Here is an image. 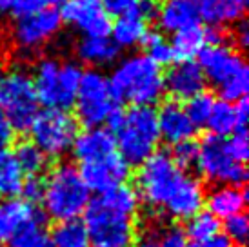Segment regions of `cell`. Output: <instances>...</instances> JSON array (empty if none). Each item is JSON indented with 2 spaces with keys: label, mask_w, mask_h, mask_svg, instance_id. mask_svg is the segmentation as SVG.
I'll return each mask as SVG.
<instances>
[{
  "label": "cell",
  "mask_w": 249,
  "mask_h": 247,
  "mask_svg": "<svg viewBox=\"0 0 249 247\" xmlns=\"http://www.w3.org/2000/svg\"><path fill=\"white\" fill-rule=\"evenodd\" d=\"M139 207V193L125 184L98 194L84 211V227L89 236V246L133 247Z\"/></svg>",
  "instance_id": "obj_1"
},
{
  "label": "cell",
  "mask_w": 249,
  "mask_h": 247,
  "mask_svg": "<svg viewBox=\"0 0 249 247\" xmlns=\"http://www.w3.org/2000/svg\"><path fill=\"white\" fill-rule=\"evenodd\" d=\"M107 125L113 129L118 155L129 165H140L157 151L160 142L157 111L151 107H135L129 111L117 109Z\"/></svg>",
  "instance_id": "obj_2"
},
{
  "label": "cell",
  "mask_w": 249,
  "mask_h": 247,
  "mask_svg": "<svg viewBox=\"0 0 249 247\" xmlns=\"http://www.w3.org/2000/svg\"><path fill=\"white\" fill-rule=\"evenodd\" d=\"M109 82L118 100H127L135 107H151L166 93L162 71L145 55L122 58L113 68Z\"/></svg>",
  "instance_id": "obj_3"
},
{
  "label": "cell",
  "mask_w": 249,
  "mask_h": 247,
  "mask_svg": "<svg viewBox=\"0 0 249 247\" xmlns=\"http://www.w3.org/2000/svg\"><path fill=\"white\" fill-rule=\"evenodd\" d=\"M198 68L206 82L213 86L224 102L235 104L246 98L249 69L244 56L228 44L206 46L198 55Z\"/></svg>",
  "instance_id": "obj_4"
},
{
  "label": "cell",
  "mask_w": 249,
  "mask_h": 247,
  "mask_svg": "<svg viewBox=\"0 0 249 247\" xmlns=\"http://www.w3.org/2000/svg\"><path fill=\"white\" fill-rule=\"evenodd\" d=\"M89 189L84 184L75 165L60 164L53 167L44 180V214L56 222L78 220L89 206Z\"/></svg>",
  "instance_id": "obj_5"
},
{
  "label": "cell",
  "mask_w": 249,
  "mask_h": 247,
  "mask_svg": "<svg viewBox=\"0 0 249 247\" xmlns=\"http://www.w3.org/2000/svg\"><path fill=\"white\" fill-rule=\"evenodd\" d=\"M187 176L189 175L175 164L169 153L155 151L140 164L135 191L139 193V198L144 200L151 209L166 214L167 207L173 204Z\"/></svg>",
  "instance_id": "obj_6"
},
{
  "label": "cell",
  "mask_w": 249,
  "mask_h": 247,
  "mask_svg": "<svg viewBox=\"0 0 249 247\" xmlns=\"http://www.w3.org/2000/svg\"><path fill=\"white\" fill-rule=\"evenodd\" d=\"M82 73L80 66L75 62L42 58L36 64L33 75L38 104L56 111H66L71 107L75 104Z\"/></svg>",
  "instance_id": "obj_7"
},
{
  "label": "cell",
  "mask_w": 249,
  "mask_h": 247,
  "mask_svg": "<svg viewBox=\"0 0 249 247\" xmlns=\"http://www.w3.org/2000/svg\"><path fill=\"white\" fill-rule=\"evenodd\" d=\"M0 106L13 133H26L31 129L38 111V96L33 76L26 69L15 68L0 82Z\"/></svg>",
  "instance_id": "obj_8"
},
{
  "label": "cell",
  "mask_w": 249,
  "mask_h": 247,
  "mask_svg": "<svg viewBox=\"0 0 249 247\" xmlns=\"http://www.w3.org/2000/svg\"><path fill=\"white\" fill-rule=\"evenodd\" d=\"M75 109L78 120L88 127H102L107 118L120 109V100L111 88L109 78L97 69L84 71L76 91Z\"/></svg>",
  "instance_id": "obj_9"
},
{
  "label": "cell",
  "mask_w": 249,
  "mask_h": 247,
  "mask_svg": "<svg viewBox=\"0 0 249 247\" xmlns=\"http://www.w3.org/2000/svg\"><path fill=\"white\" fill-rule=\"evenodd\" d=\"M202 176L216 185H240L248 178L246 164L238 162L226 138L209 135L198 144V158L195 165Z\"/></svg>",
  "instance_id": "obj_10"
},
{
  "label": "cell",
  "mask_w": 249,
  "mask_h": 247,
  "mask_svg": "<svg viewBox=\"0 0 249 247\" xmlns=\"http://www.w3.org/2000/svg\"><path fill=\"white\" fill-rule=\"evenodd\" d=\"M33 144L48 158H60L71 151L78 135L76 120L66 111L46 109L38 113L31 125Z\"/></svg>",
  "instance_id": "obj_11"
},
{
  "label": "cell",
  "mask_w": 249,
  "mask_h": 247,
  "mask_svg": "<svg viewBox=\"0 0 249 247\" xmlns=\"http://www.w3.org/2000/svg\"><path fill=\"white\" fill-rule=\"evenodd\" d=\"M62 26V18L56 9H36L33 13L18 17L13 24L15 46L24 53H33L36 49L44 48Z\"/></svg>",
  "instance_id": "obj_12"
},
{
  "label": "cell",
  "mask_w": 249,
  "mask_h": 247,
  "mask_svg": "<svg viewBox=\"0 0 249 247\" xmlns=\"http://www.w3.org/2000/svg\"><path fill=\"white\" fill-rule=\"evenodd\" d=\"M60 18L84 36H109L111 33V18L100 0H68Z\"/></svg>",
  "instance_id": "obj_13"
},
{
  "label": "cell",
  "mask_w": 249,
  "mask_h": 247,
  "mask_svg": "<svg viewBox=\"0 0 249 247\" xmlns=\"http://www.w3.org/2000/svg\"><path fill=\"white\" fill-rule=\"evenodd\" d=\"M78 173L89 193L95 191L102 194L118 185H124L125 180L129 178V164L118 153H115V155L97 160V162L82 164Z\"/></svg>",
  "instance_id": "obj_14"
},
{
  "label": "cell",
  "mask_w": 249,
  "mask_h": 247,
  "mask_svg": "<svg viewBox=\"0 0 249 247\" xmlns=\"http://www.w3.org/2000/svg\"><path fill=\"white\" fill-rule=\"evenodd\" d=\"M206 76L195 62H177L164 76V89L175 98V102L191 100L206 89Z\"/></svg>",
  "instance_id": "obj_15"
},
{
  "label": "cell",
  "mask_w": 249,
  "mask_h": 247,
  "mask_svg": "<svg viewBox=\"0 0 249 247\" xmlns=\"http://www.w3.org/2000/svg\"><path fill=\"white\" fill-rule=\"evenodd\" d=\"M157 20L162 31L173 35L196 28L202 20L200 4L198 0H164L159 6Z\"/></svg>",
  "instance_id": "obj_16"
},
{
  "label": "cell",
  "mask_w": 249,
  "mask_h": 247,
  "mask_svg": "<svg viewBox=\"0 0 249 247\" xmlns=\"http://www.w3.org/2000/svg\"><path fill=\"white\" fill-rule=\"evenodd\" d=\"M71 151L80 162V165L91 164V162H97V160H102V158L118 153L113 133L104 127H91V129H86L80 135H76Z\"/></svg>",
  "instance_id": "obj_17"
},
{
  "label": "cell",
  "mask_w": 249,
  "mask_h": 247,
  "mask_svg": "<svg viewBox=\"0 0 249 247\" xmlns=\"http://www.w3.org/2000/svg\"><path fill=\"white\" fill-rule=\"evenodd\" d=\"M160 138L171 145H177L186 140H193L196 127L189 120L186 109L178 102H166L157 113Z\"/></svg>",
  "instance_id": "obj_18"
},
{
  "label": "cell",
  "mask_w": 249,
  "mask_h": 247,
  "mask_svg": "<svg viewBox=\"0 0 249 247\" xmlns=\"http://www.w3.org/2000/svg\"><path fill=\"white\" fill-rule=\"evenodd\" d=\"M40 216H46V214L24 200H2L0 202V247H6L7 238L18 227Z\"/></svg>",
  "instance_id": "obj_19"
},
{
  "label": "cell",
  "mask_w": 249,
  "mask_h": 247,
  "mask_svg": "<svg viewBox=\"0 0 249 247\" xmlns=\"http://www.w3.org/2000/svg\"><path fill=\"white\" fill-rule=\"evenodd\" d=\"M209 213L218 220H228L231 216L244 213L246 207V191L238 185H216L206 196Z\"/></svg>",
  "instance_id": "obj_20"
},
{
  "label": "cell",
  "mask_w": 249,
  "mask_h": 247,
  "mask_svg": "<svg viewBox=\"0 0 249 247\" xmlns=\"http://www.w3.org/2000/svg\"><path fill=\"white\" fill-rule=\"evenodd\" d=\"M200 17L213 28H222L244 20L248 0H198Z\"/></svg>",
  "instance_id": "obj_21"
},
{
  "label": "cell",
  "mask_w": 249,
  "mask_h": 247,
  "mask_svg": "<svg viewBox=\"0 0 249 247\" xmlns=\"http://www.w3.org/2000/svg\"><path fill=\"white\" fill-rule=\"evenodd\" d=\"M120 49L113 44L109 36H82L76 44L78 60L91 68H106L115 64Z\"/></svg>",
  "instance_id": "obj_22"
},
{
  "label": "cell",
  "mask_w": 249,
  "mask_h": 247,
  "mask_svg": "<svg viewBox=\"0 0 249 247\" xmlns=\"http://www.w3.org/2000/svg\"><path fill=\"white\" fill-rule=\"evenodd\" d=\"M147 31V22L135 9L129 13L117 17V22L111 24V40L118 49H131L142 44Z\"/></svg>",
  "instance_id": "obj_23"
},
{
  "label": "cell",
  "mask_w": 249,
  "mask_h": 247,
  "mask_svg": "<svg viewBox=\"0 0 249 247\" xmlns=\"http://www.w3.org/2000/svg\"><path fill=\"white\" fill-rule=\"evenodd\" d=\"M211 131L213 137H228L236 131H246V125L240 124L238 115H236L235 104L224 102V100H214L213 111L206 124Z\"/></svg>",
  "instance_id": "obj_24"
},
{
  "label": "cell",
  "mask_w": 249,
  "mask_h": 247,
  "mask_svg": "<svg viewBox=\"0 0 249 247\" xmlns=\"http://www.w3.org/2000/svg\"><path fill=\"white\" fill-rule=\"evenodd\" d=\"M173 49L175 60L178 62H193L195 56L200 55V51L208 46L206 40V31L196 26L173 35V40L169 42Z\"/></svg>",
  "instance_id": "obj_25"
},
{
  "label": "cell",
  "mask_w": 249,
  "mask_h": 247,
  "mask_svg": "<svg viewBox=\"0 0 249 247\" xmlns=\"http://www.w3.org/2000/svg\"><path fill=\"white\" fill-rule=\"evenodd\" d=\"M6 247H51L48 227H46V216H40L18 227L7 238Z\"/></svg>",
  "instance_id": "obj_26"
},
{
  "label": "cell",
  "mask_w": 249,
  "mask_h": 247,
  "mask_svg": "<svg viewBox=\"0 0 249 247\" xmlns=\"http://www.w3.org/2000/svg\"><path fill=\"white\" fill-rule=\"evenodd\" d=\"M24 173L15 160L13 153H0V200H13L20 194Z\"/></svg>",
  "instance_id": "obj_27"
},
{
  "label": "cell",
  "mask_w": 249,
  "mask_h": 247,
  "mask_svg": "<svg viewBox=\"0 0 249 247\" xmlns=\"http://www.w3.org/2000/svg\"><path fill=\"white\" fill-rule=\"evenodd\" d=\"M49 240L51 247H89V236L80 220L58 222Z\"/></svg>",
  "instance_id": "obj_28"
},
{
  "label": "cell",
  "mask_w": 249,
  "mask_h": 247,
  "mask_svg": "<svg viewBox=\"0 0 249 247\" xmlns=\"http://www.w3.org/2000/svg\"><path fill=\"white\" fill-rule=\"evenodd\" d=\"M184 234H186V238L191 240V244L206 242L216 234H220V220L214 218L209 211H198L195 216L187 220Z\"/></svg>",
  "instance_id": "obj_29"
},
{
  "label": "cell",
  "mask_w": 249,
  "mask_h": 247,
  "mask_svg": "<svg viewBox=\"0 0 249 247\" xmlns=\"http://www.w3.org/2000/svg\"><path fill=\"white\" fill-rule=\"evenodd\" d=\"M20 171L28 176H38L48 167V157L33 142H20L13 153Z\"/></svg>",
  "instance_id": "obj_30"
},
{
  "label": "cell",
  "mask_w": 249,
  "mask_h": 247,
  "mask_svg": "<svg viewBox=\"0 0 249 247\" xmlns=\"http://www.w3.org/2000/svg\"><path fill=\"white\" fill-rule=\"evenodd\" d=\"M142 46H144V49H145L144 55L151 62H155L159 68L160 66H167V64H173L175 62L171 44H169V40H166L162 35L147 33L145 35V38L142 40Z\"/></svg>",
  "instance_id": "obj_31"
},
{
  "label": "cell",
  "mask_w": 249,
  "mask_h": 247,
  "mask_svg": "<svg viewBox=\"0 0 249 247\" xmlns=\"http://www.w3.org/2000/svg\"><path fill=\"white\" fill-rule=\"evenodd\" d=\"M213 106L214 98L204 91V93L196 95L191 100H187V106L184 109H186L187 117L193 122L195 127H198V125H206L208 124V118L211 115V111H213Z\"/></svg>",
  "instance_id": "obj_32"
},
{
  "label": "cell",
  "mask_w": 249,
  "mask_h": 247,
  "mask_svg": "<svg viewBox=\"0 0 249 247\" xmlns=\"http://www.w3.org/2000/svg\"><path fill=\"white\" fill-rule=\"evenodd\" d=\"M226 238H228L233 246H244L248 242L249 236V220L244 213L231 216L226 220Z\"/></svg>",
  "instance_id": "obj_33"
},
{
  "label": "cell",
  "mask_w": 249,
  "mask_h": 247,
  "mask_svg": "<svg viewBox=\"0 0 249 247\" xmlns=\"http://www.w3.org/2000/svg\"><path fill=\"white\" fill-rule=\"evenodd\" d=\"M173 162L178 165L180 169H189L196 165V158H198V144L195 140H186L180 144L173 145V153H171Z\"/></svg>",
  "instance_id": "obj_34"
},
{
  "label": "cell",
  "mask_w": 249,
  "mask_h": 247,
  "mask_svg": "<svg viewBox=\"0 0 249 247\" xmlns=\"http://www.w3.org/2000/svg\"><path fill=\"white\" fill-rule=\"evenodd\" d=\"M40 0H0V9L17 15V17H24V15L40 9Z\"/></svg>",
  "instance_id": "obj_35"
},
{
  "label": "cell",
  "mask_w": 249,
  "mask_h": 247,
  "mask_svg": "<svg viewBox=\"0 0 249 247\" xmlns=\"http://www.w3.org/2000/svg\"><path fill=\"white\" fill-rule=\"evenodd\" d=\"M20 194L24 196V202H28L31 206H35L36 202H42V194H44V180L38 176H28L24 178Z\"/></svg>",
  "instance_id": "obj_36"
},
{
  "label": "cell",
  "mask_w": 249,
  "mask_h": 247,
  "mask_svg": "<svg viewBox=\"0 0 249 247\" xmlns=\"http://www.w3.org/2000/svg\"><path fill=\"white\" fill-rule=\"evenodd\" d=\"M228 145H229L231 155H233L238 162L246 164L248 155H249V144H248V137H246V131H236V133H233L231 138L228 140Z\"/></svg>",
  "instance_id": "obj_37"
},
{
  "label": "cell",
  "mask_w": 249,
  "mask_h": 247,
  "mask_svg": "<svg viewBox=\"0 0 249 247\" xmlns=\"http://www.w3.org/2000/svg\"><path fill=\"white\" fill-rule=\"evenodd\" d=\"M159 244L160 247H189L186 234L178 227H167L164 231H160Z\"/></svg>",
  "instance_id": "obj_38"
},
{
  "label": "cell",
  "mask_w": 249,
  "mask_h": 247,
  "mask_svg": "<svg viewBox=\"0 0 249 247\" xmlns=\"http://www.w3.org/2000/svg\"><path fill=\"white\" fill-rule=\"evenodd\" d=\"M100 2H102V6H104L107 15H117V17H120V15L133 11L139 0H100Z\"/></svg>",
  "instance_id": "obj_39"
},
{
  "label": "cell",
  "mask_w": 249,
  "mask_h": 247,
  "mask_svg": "<svg viewBox=\"0 0 249 247\" xmlns=\"http://www.w3.org/2000/svg\"><path fill=\"white\" fill-rule=\"evenodd\" d=\"M159 0H139L137 6H135V11L144 18L145 22L157 18V13H159Z\"/></svg>",
  "instance_id": "obj_40"
},
{
  "label": "cell",
  "mask_w": 249,
  "mask_h": 247,
  "mask_svg": "<svg viewBox=\"0 0 249 247\" xmlns=\"http://www.w3.org/2000/svg\"><path fill=\"white\" fill-rule=\"evenodd\" d=\"M11 140H13V129L6 120V117L0 115V153L6 151V147L11 144Z\"/></svg>",
  "instance_id": "obj_41"
},
{
  "label": "cell",
  "mask_w": 249,
  "mask_h": 247,
  "mask_svg": "<svg viewBox=\"0 0 249 247\" xmlns=\"http://www.w3.org/2000/svg\"><path fill=\"white\" fill-rule=\"evenodd\" d=\"M189 247H235V246H233L224 234H216V236H213V238H209V240H206V242L191 244Z\"/></svg>",
  "instance_id": "obj_42"
},
{
  "label": "cell",
  "mask_w": 249,
  "mask_h": 247,
  "mask_svg": "<svg viewBox=\"0 0 249 247\" xmlns=\"http://www.w3.org/2000/svg\"><path fill=\"white\" fill-rule=\"evenodd\" d=\"M235 40L238 42V46H240V48H246V46H248V42H249V26H248V22H246V20H242V22H238V24H236Z\"/></svg>",
  "instance_id": "obj_43"
},
{
  "label": "cell",
  "mask_w": 249,
  "mask_h": 247,
  "mask_svg": "<svg viewBox=\"0 0 249 247\" xmlns=\"http://www.w3.org/2000/svg\"><path fill=\"white\" fill-rule=\"evenodd\" d=\"M133 247H160L159 233H145L140 240L133 244Z\"/></svg>",
  "instance_id": "obj_44"
},
{
  "label": "cell",
  "mask_w": 249,
  "mask_h": 247,
  "mask_svg": "<svg viewBox=\"0 0 249 247\" xmlns=\"http://www.w3.org/2000/svg\"><path fill=\"white\" fill-rule=\"evenodd\" d=\"M40 2H44L46 6H49V9H55V7L64 6L68 0H40Z\"/></svg>",
  "instance_id": "obj_45"
},
{
  "label": "cell",
  "mask_w": 249,
  "mask_h": 247,
  "mask_svg": "<svg viewBox=\"0 0 249 247\" xmlns=\"http://www.w3.org/2000/svg\"><path fill=\"white\" fill-rule=\"evenodd\" d=\"M0 82H2V75H0Z\"/></svg>",
  "instance_id": "obj_46"
}]
</instances>
